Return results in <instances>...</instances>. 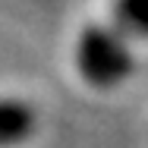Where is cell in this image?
<instances>
[{"instance_id":"cell-2","label":"cell","mask_w":148,"mask_h":148,"mask_svg":"<svg viewBox=\"0 0 148 148\" xmlns=\"http://www.w3.org/2000/svg\"><path fill=\"white\" fill-rule=\"evenodd\" d=\"M38 126V114L29 101L0 98V148L22 145Z\"/></svg>"},{"instance_id":"cell-1","label":"cell","mask_w":148,"mask_h":148,"mask_svg":"<svg viewBox=\"0 0 148 148\" xmlns=\"http://www.w3.org/2000/svg\"><path fill=\"white\" fill-rule=\"evenodd\" d=\"M76 63L91 85L110 88L132 73L136 57H132L129 38L120 35L114 25H85L76 44Z\"/></svg>"},{"instance_id":"cell-3","label":"cell","mask_w":148,"mask_h":148,"mask_svg":"<svg viewBox=\"0 0 148 148\" xmlns=\"http://www.w3.org/2000/svg\"><path fill=\"white\" fill-rule=\"evenodd\" d=\"M110 25L129 41L132 38L148 41V0H114Z\"/></svg>"}]
</instances>
